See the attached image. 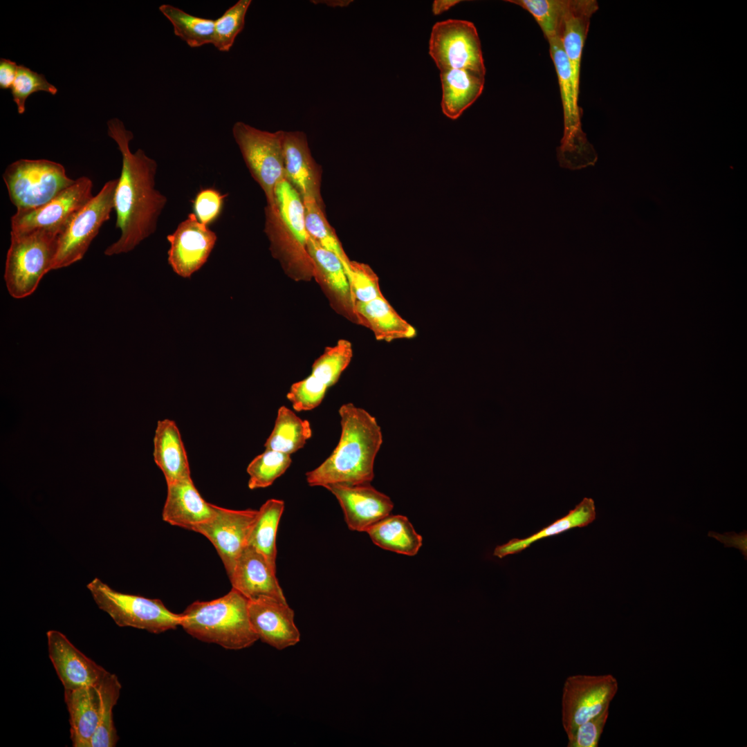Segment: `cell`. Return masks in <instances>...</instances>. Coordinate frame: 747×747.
Wrapping results in <instances>:
<instances>
[{
	"instance_id": "6da1fadb",
	"label": "cell",
	"mask_w": 747,
	"mask_h": 747,
	"mask_svg": "<svg viewBox=\"0 0 747 747\" xmlns=\"http://www.w3.org/2000/svg\"><path fill=\"white\" fill-rule=\"evenodd\" d=\"M107 133L122 155V168L114 196L116 227L120 230L117 241L104 250L107 256L127 253L153 234L167 202L156 188V161L138 149L131 152L132 132L118 118L107 122Z\"/></svg>"
},
{
	"instance_id": "7a4b0ae2",
	"label": "cell",
	"mask_w": 747,
	"mask_h": 747,
	"mask_svg": "<svg viewBox=\"0 0 747 747\" xmlns=\"http://www.w3.org/2000/svg\"><path fill=\"white\" fill-rule=\"evenodd\" d=\"M341 434L335 448L316 468L306 473L310 486L369 483L382 443L380 427L375 417L352 403L341 405Z\"/></svg>"
},
{
	"instance_id": "3957f363",
	"label": "cell",
	"mask_w": 747,
	"mask_h": 747,
	"mask_svg": "<svg viewBox=\"0 0 747 747\" xmlns=\"http://www.w3.org/2000/svg\"><path fill=\"white\" fill-rule=\"evenodd\" d=\"M180 626L194 638L227 649H242L259 640L250 622L248 599L233 588L217 599L190 605L181 614Z\"/></svg>"
},
{
	"instance_id": "277c9868",
	"label": "cell",
	"mask_w": 747,
	"mask_h": 747,
	"mask_svg": "<svg viewBox=\"0 0 747 747\" xmlns=\"http://www.w3.org/2000/svg\"><path fill=\"white\" fill-rule=\"evenodd\" d=\"M59 234L47 230L10 233L3 278L11 297L31 295L43 277L52 270Z\"/></svg>"
},
{
	"instance_id": "5b68a950",
	"label": "cell",
	"mask_w": 747,
	"mask_h": 747,
	"mask_svg": "<svg viewBox=\"0 0 747 747\" xmlns=\"http://www.w3.org/2000/svg\"><path fill=\"white\" fill-rule=\"evenodd\" d=\"M548 44L558 78L564 116V133L557 148V159L563 168L580 169L594 165L598 156L582 129V110L578 105L579 95L573 87L569 62L561 40L552 39Z\"/></svg>"
},
{
	"instance_id": "8992f818",
	"label": "cell",
	"mask_w": 747,
	"mask_h": 747,
	"mask_svg": "<svg viewBox=\"0 0 747 747\" xmlns=\"http://www.w3.org/2000/svg\"><path fill=\"white\" fill-rule=\"evenodd\" d=\"M9 199L17 210L44 205L75 182L64 167L47 159L21 158L9 164L2 174Z\"/></svg>"
},
{
	"instance_id": "52a82bcc",
	"label": "cell",
	"mask_w": 747,
	"mask_h": 747,
	"mask_svg": "<svg viewBox=\"0 0 747 747\" xmlns=\"http://www.w3.org/2000/svg\"><path fill=\"white\" fill-rule=\"evenodd\" d=\"M86 587L98 607L119 627L160 634L181 625V614L169 611L159 599L118 592L98 578Z\"/></svg>"
},
{
	"instance_id": "ba28073f",
	"label": "cell",
	"mask_w": 747,
	"mask_h": 747,
	"mask_svg": "<svg viewBox=\"0 0 747 747\" xmlns=\"http://www.w3.org/2000/svg\"><path fill=\"white\" fill-rule=\"evenodd\" d=\"M118 179L107 181L100 192L70 219L60 232L52 270L82 260L103 224L114 210Z\"/></svg>"
},
{
	"instance_id": "9c48e42d",
	"label": "cell",
	"mask_w": 747,
	"mask_h": 747,
	"mask_svg": "<svg viewBox=\"0 0 747 747\" xmlns=\"http://www.w3.org/2000/svg\"><path fill=\"white\" fill-rule=\"evenodd\" d=\"M284 132L263 131L241 121L232 127V136L243 160L270 206L275 205L276 185L285 178Z\"/></svg>"
},
{
	"instance_id": "30bf717a",
	"label": "cell",
	"mask_w": 747,
	"mask_h": 747,
	"mask_svg": "<svg viewBox=\"0 0 747 747\" xmlns=\"http://www.w3.org/2000/svg\"><path fill=\"white\" fill-rule=\"evenodd\" d=\"M429 54L440 71L465 69L485 76L480 39L470 21L450 19L436 22L431 31Z\"/></svg>"
},
{
	"instance_id": "8fae6325",
	"label": "cell",
	"mask_w": 747,
	"mask_h": 747,
	"mask_svg": "<svg viewBox=\"0 0 747 747\" xmlns=\"http://www.w3.org/2000/svg\"><path fill=\"white\" fill-rule=\"evenodd\" d=\"M618 690V681L610 674L568 676L561 703L562 723L567 737L580 725L609 709Z\"/></svg>"
},
{
	"instance_id": "7c38bea8",
	"label": "cell",
	"mask_w": 747,
	"mask_h": 747,
	"mask_svg": "<svg viewBox=\"0 0 747 747\" xmlns=\"http://www.w3.org/2000/svg\"><path fill=\"white\" fill-rule=\"evenodd\" d=\"M93 181L85 176L52 200L34 209L16 210L10 218V233L37 230L60 233L70 219L93 197Z\"/></svg>"
},
{
	"instance_id": "4fadbf2b",
	"label": "cell",
	"mask_w": 747,
	"mask_h": 747,
	"mask_svg": "<svg viewBox=\"0 0 747 747\" xmlns=\"http://www.w3.org/2000/svg\"><path fill=\"white\" fill-rule=\"evenodd\" d=\"M353 357L351 343L340 339L334 346L326 347L313 363L311 373L293 383L286 394L296 412L309 411L323 400L327 389L335 385Z\"/></svg>"
},
{
	"instance_id": "5bb4252c",
	"label": "cell",
	"mask_w": 747,
	"mask_h": 747,
	"mask_svg": "<svg viewBox=\"0 0 747 747\" xmlns=\"http://www.w3.org/2000/svg\"><path fill=\"white\" fill-rule=\"evenodd\" d=\"M257 510H232L214 505L212 517L191 531L206 537L216 548L230 576L247 542Z\"/></svg>"
},
{
	"instance_id": "9a60e30c",
	"label": "cell",
	"mask_w": 747,
	"mask_h": 747,
	"mask_svg": "<svg viewBox=\"0 0 747 747\" xmlns=\"http://www.w3.org/2000/svg\"><path fill=\"white\" fill-rule=\"evenodd\" d=\"M167 239L170 245L169 264L178 275L189 278L206 263L217 237L194 213H190Z\"/></svg>"
},
{
	"instance_id": "2e32d148",
	"label": "cell",
	"mask_w": 747,
	"mask_h": 747,
	"mask_svg": "<svg viewBox=\"0 0 747 747\" xmlns=\"http://www.w3.org/2000/svg\"><path fill=\"white\" fill-rule=\"evenodd\" d=\"M307 249L313 264V278L331 308L338 315L358 324L356 300L341 260L309 235Z\"/></svg>"
},
{
	"instance_id": "e0dca14e",
	"label": "cell",
	"mask_w": 747,
	"mask_h": 747,
	"mask_svg": "<svg viewBox=\"0 0 747 747\" xmlns=\"http://www.w3.org/2000/svg\"><path fill=\"white\" fill-rule=\"evenodd\" d=\"M264 232L273 257L279 261L285 274L295 282H310L313 264L307 243L302 241L282 220L276 207L266 206Z\"/></svg>"
},
{
	"instance_id": "ac0fdd59",
	"label": "cell",
	"mask_w": 747,
	"mask_h": 747,
	"mask_svg": "<svg viewBox=\"0 0 747 747\" xmlns=\"http://www.w3.org/2000/svg\"><path fill=\"white\" fill-rule=\"evenodd\" d=\"M338 499L349 529L367 532L389 515L394 504L390 498L369 483L331 484L325 487Z\"/></svg>"
},
{
	"instance_id": "d6986e66",
	"label": "cell",
	"mask_w": 747,
	"mask_h": 747,
	"mask_svg": "<svg viewBox=\"0 0 747 747\" xmlns=\"http://www.w3.org/2000/svg\"><path fill=\"white\" fill-rule=\"evenodd\" d=\"M251 626L262 642L282 650L299 642L294 611L286 601L269 597L248 600Z\"/></svg>"
},
{
	"instance_id": "ffe728a7",
	"label": "cell",
	"mask_w": 747,
	"mask_h": 747,
	"mask_svg": "<svg viewBox=\"0 0 747 747\" xmlns=\"http://www.w3.org/2000/svg\"><path fill=\"white\" fill-rule=\"evenodd\" d=\"M50 660L64 690L95 687L107 670L80 652L62 633H46Z\"/></svg>"
},
{
	"instance_id": "44dd1931",
	"label": "cell",
	"mask_w": 747,
	"mask_h": 747,
	"mask_svg": "<svg viewBox=\"0 0 747 747\" xmlns=\"http://www.w3.org/2000/svg\"><path fill=\"white\" fill-rule=\"evenodd\" d=\"M283 151L285 178L302 200L311 198L324 207L321 195V167L311 155L305 133L284 131Z\"/></svg>"
},
{
	"instance_id": "7402d4cb",
	"label": "cell",
	"mask_w": 747,
	"mask_h": 747,
	"mask_svg": "<svg viewBox=\"0 0 747 747\" xmlns=\"http://www.w3.org/2000/svg\"><path fill=\"white\" fill-rule=\"evenodd\" d=\"M229 578L232 588L248 600L269 597L286 601L276 578V570L251 546L243 549Z\"/></svg>"
},
{
	"instance_id": "603a6c76",
	"label": "cell",
	"mask_w": 747,
	"mask_h": 747,
	"mask_svg": "<svg viewBox=\"0 0 747 747\" xmlns=\"http://www.w3.org/2000/svg\"><path fill=\"white\" fill-rule=\"evenodd\" d=\"M598 8L596 0H564L560 39L569 60L573 87L578 95L582 50L591 18Z\"/></svg>"
},
{
	"instance_id": "cb8c5ba5",
	"label": "cell",
	"mask_w": 747,
	"mask_h": 747,
	"mask_svg": "<svg viewBox=\"0 0 747 747\" xmlns=\"http://www.w3.org/2000/svg\"><path fill=\"white\" fill-rule=\"evenodd\" d=\"M167 485L163 519L171 525L188 530L210 519L214 505L207 502L196 488L192 478Z\"/></svg>"
},
{
	"instance_id": "d4e9b609",
	"label": "cell",
	"mask_w": 747,
	"mask_h": 747,
	"mask_svg": "<svg viewBox=\"0 0 747 747\" xmlns=\"http://www.w3.org/2000/svg\"><path fill=\"white\" fill-rule=\"evenodd\" d=\"M153 456L167 484L191 478L187 452L174 421L167 418L158 421Z\"/></svg>"
},
{
	"instance_id": "484cf974",
	"label": "cell",
	"mask_w": 747,
	"mask_h": 747,
	"mask_svg": "<svg viewBox=\"0 0 747 747\" xmlns=\"http://www.w3.org/2000/svg\"><path fill=\"white\" fill-rule=\"evenodd\" d=\"M358 324L370 329L379 341L391 342L416 336V329L404 320L384 295L367 302H356Z\"/></svg>"
},
{
	"instance_id": "4316f807",
	"label": "cell",
	"mask_w": 747,
	"mask_h": 747,
	"mask_svg": "<svg viewBox=\"0 0 747 747\" xmlns=\"http://www.w3.org/2000/svg\"><path fill=\"white\" fill-rule=\"evenodd\" d=\"M74 747H91L99 724L100 697L95 687L64 690Z\"/></svg>"
},
{
	"instance_id": "83f0119b",
	"label": "cell",
	"mask_w": 747,
	"mask_h": 747,
	"mask_svg": "<svg viewBox=\"0 0 747 747\" xmlns=\"http://www.w3.org/2000/svg\"><path fill=\"white\" fill-rule=\"evenodd\" d=\"M484 75L465 69L440 71L441 109L448 118L456 120L481 95Z\"/></svg>"
},
{
	"instance_id": "f1b7e54d",
	"label": "cell",
	"mask_w": 747,
	"mask_h": 747,
	"mask_svg": "<svg viewBox=\"0 0 747 747\" xmlns=\"http://www.w3.org/2000/svg\"><path fill=\"white\" fill-rule=\"evenodd\" d=\"M379 547L397 553L413 556L422 546V537L408 519L403 515H388L366 532Z\"/></svg>"
},
{
	"instance_id": "f546056e",
	"label": "cell",
	"mask_w": 747,
	"mask_h": 747,
	"mask_svg": "<svg viewBox=\"0 0 747 747\" xmlns=\"http://www.w3.org/2000/svg\"><path fill=\"white\" fill-rule=\"evenodd\" d=\"M596 517V512L593 499L584 497L573 510H569L566 515L530 537L524 539L514 538L506 544L496 546L493 555L502 558L508 555L519 553L537 540L575 527L586 526L592 523Z\"/></svg>"
},
{
	"instance_id": "4dcf8cb0",
	"label": "cell",
	"mask_w": 747,
	"mask_h": 747,
	"mask_svg": "<svg viewBox=\"0 0 747 747\" xmlns=\"http://www.w3.org/2000/svg\"><path fill=\"white\" fill-rule=\"evenodd\" d=\"M312 436L310 422L302 419L285 406L277 411L274 427L266 439L265 450L291 454L306 444Z\"/></svg>"
},
{
	"instance_id": "1f68e13d",
	"label": "cell",
	"mask_w": 747,
	"mask_h": 747,
	"mask_svg": "<svg viewBox=\"0 0 747 747\" xmlns=\"http://www.w3.org/2000/svg\"><path fill=\"white\" fill-rule=\"evenodd\" d=\"M284 510L283 500H267L258 510L247 542V545L260 552L275 570L277 532Z\"/></svg>"
},
{
	"instance_id": "d6a6232c",
	"label": "cell",
	"mask_w": 747,
	"mask_h": 747,
	"mask_svg": "<svg viewBox=\"0 0 747 747\" xmlns=\"http://www.w3.org/2000/svg\"><path fill=\"white\" fill-rule=\"evenodd\" d=\"M100 697V720L91 747H114L118 736L113 719V708L120 697L121 684L116 674L107 671L95 686Z\"/></svg>"
},
{
	"instance_id": "836d02e7",
	"label": "cell",
	"mask_w": 747,
	"mask_h": 747,
	"mask_svg": "<svg viewBox=\"0 0 747 747\" xmlns=\"http://www.w3.org/2000/svg\"><path fill=\"white\" fill-rule=\"evenodd\" d=\"M158 9L171 23L174 33L190 47L212 44L214 20L190 15L169 4H163Z\"/></svg>"
},
{
	"instance_id": "e575fe53",
	"label": "cell",
	"mask_w": 747,
	"mask_h": 747,
	"mask_svg": "<svg viewBox=\"0 0 747 747\" xmlns=\"http://www.w3.org/2000/svg\"><path fill=\"white\" fill-rule=\"evenodd\" d=\"M303 202L305 211V225L308 234L323 248L333 252L338 257L348 276L351 260L344 252L335 230L326 219L324 207L311 198L304 199Z\"/></svg>"
},
{
	"instance_id": "d590c367",
	"label": "cell",
	"mask_w": 747,
	"mask_h": 747,
	"mask_svg": "<svg viewBox=\"0 0 747 747\" xmlns=\"http://www.w3.org/2000/svg\"><path fill=\"white\" fill-rule=\"evenodd\" d=\"M274 196L275 206L283 222L302 241L307 243L304 205L299 194L284 178L276 185Z\"/></svg>"
},
{
	"instance_id": "8d00e7d4",
	"label": "cell",
	"mask_w": 747,
	"mask_h": 747,
	"mask_svg": "<svg viewBox=\"0 0 747 747\" xmlns=\"http://www.w3.org/2000/svg\"><path fill=\"white\" fill-rule=\"evenodd\" d=\"M292 462L290 454L265 450L248 464L246 471L250 476L248 488L251 490L266 488L289 468Z\"/></svg>"
},
{
	"instance_id": "74e56055",
	"label": "cell",
	"mask_w": 747,
	"mask_h": 747,
	"mask_svg": "<svg viewBox=\"0 0 747 747\" xmlns=\"http://www.w3.org/2000/svg\"><path fill=\"white\" fill-rule=\"evenodd\" d=\"M529 12L548 42L560 39L564 0H508Z\"/></svg>"
},
{
	"instance_id": "f35d334b",
	"label": "cell",
	"mask_w": 747,
	"mask_h": 747,
	"mask_svg": "<svg viewBox=\"0 0 747 747\" xmlns=\"http://www.w3.org/2000/svg\"><path fill=\"white\" fill-rule=\"evenodd\" d=\"M251 0H239L214 20L212 45L219 51L228 52L237 35L243 30Z\"/></svg>"
},
{
	"instance_id": "ab89813d",
	"label": "cell",
	"mask_w": 747,
	"mask_h": 747,
	"mask_svg": "<svg viewBox=\"0 0 747 747\" xmlns=\"http://www.w3.org/2000/svg\"><path fill=\"white\" fill-rule=\"evenodd\" d=\"M10 89L20 114L24 113L26 100L32 93L45 91L55 95L57 92V88L50 84L43 74H39L22 64L18 65L17 75Z\"/></svg>"
},
{
	"instance_id": "60d3db41",
	"label": "cell",
	"mask_w": 747,
	"mask_h": 747,
	"mask_svg": "<svg viewBox=\"0 0 747 747\" xmlns=\"http://www.w3.org/2000/svg\"><path fill=\"white\" fill-rule=\"evenodd\" d=\"M348 279L356 302H367L382 296L379 279L365 264L351 261Z\"/></svg>"
},
{
	"instance_id": "b9f144b4",
	"label": "cell",
	"mask_w": 747,
	"mask_h": 747,
	"mask_svg": "<svg viewBox=\"0 0 747 747\" xmlns=\"http://www.w3.org/2000/svg\"><path fill=\"white\" fill-rule=\"evenodd\" d=\"M226 194L208 187L201 189L193 201L194 214L203 224L208 226L220 215Z\"/></svg>"
},
{
	"instance_id": "7bdbcfd3",
	"label": "cell",
	"mask_w": 747,
	"mask_h": 747,
	"mask_svg": "<svg viewBox=\"0 0 747 747\" xmlns=\"http://www.w3.org/2000/svg\"><path fill=\"white\" fill-rule=\"evenodd\" d=\"M609 709L580 725L568 738L567 747H597L606 725Z\"/></svg>"
},
{
	"instance_id": "ee69618b",
	"label": "cell",
	"mask_w": 747,
	"mask_h": 747,
	"mask_svg": "<svg viewBox=\"0 0 747 747\" xmlns=\"http://www.w3.org/2000/svg\"><path fill=\"white\" fill-rule=\"evenodd\" d=\"M708 535L709 537H713L723 543L725 547H734L739 549L744 555V559L746 560L747 532L746 530L739 534L734 531L726 532L724 534L710 531Z\"/></svg>"
},
{
	"instance_id": "f6af8a7d",
	"label": "cell",
	"mask_w": 747,
	"mask_h": 747,
	"mask_svg": "<svg viewBox=\"0 0 747 747\" xmlns=\"http://www.w3.org/2000/svg\"><path fill=\"white\" fill-rule=\"evenodd\" d=\"M18 65L10 59H0V88L10 89L17 75Z\"/></svg>"
},
{
	"instance_id": "bcb514c9",
	"label": "cell",
	"mask_w": 747,
	"mask_h": 747,
	"mask_svg": "<svg viewBox=\"0 0 747 747\" xmlns=\"http://www.w3.org/2000/svg\"><path fill=\"white\" fill-rule=\"evenodd\" d=\"M461 1L459 0H435L432 3V13L434 15H441Z\"/></svg>"
},
{
	"instance_id": "7dc6e473",
	"label": "cell",
	"mask_w": 747,
	"mask_h": 747,
	"mask_svg": "<svg viewBox=\"0 0 747 747\" xmlns=\"http://www.w3.org/2000/svg\"><path fill=\"white\" fill-rule=\"evenodd\" d=\"M320 1L324 2L323 3H325V4L328 5L329 6H332V7H344V6H347L350 3V2H352V1H342V0H340V1H338V0H335V1H333V0L332 1Z\"/></svg>"
}]
</instances>
